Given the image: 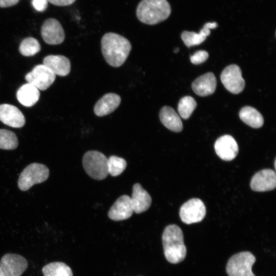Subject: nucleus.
<instances>
[{
	"label": "nucleus",
	"mask_w": 276,
	"mask_h": 276,
	"mask_svg": "<svg viewBox=\"0 0 276 276\" xmlns=\"http://www.w3.org/2000/svg\"><path fill=\"white\" fill-rule=\"evenodd\" d=\"M103 56L108 64L118 67L125 62L131 50L130 41L113 32L105 34L101 40Z\"/></svg>",
	"instance_id": "obj_1"
},
{
	"label": "nucleus",
	"mask_w": 276,
	"mask_h": 276,
	"mask_svg": "<svg viewBox=\"0 0 276 276\" xmlns=\"http://www.w3.org/2000/svg\"><path fill=\"white\" fill-rule=\"evenodd\" d=\"M165 256L168 262L176 264L182 261L187 254L181 228L175 224L167 226L162 235Z\"/></svg>",
	"instance_id": "obj_2"
},
{
	"label": "nucleus",
	"mask_w": 276,
	"mask_h": 276,
	"mask_svg": "<svg viewBox=\"0 0 276 276\" xmlns=\"http://www.w3.org/2000/svg\"><path fill=\"white\" fill-rule=\"evenodd\" d=\"M171 13V6L167 0H142L136 10L138 19L149 25H154L165 20Z\"/></svg>",
	"instance_id": "obj_3"
},
{
	"label": "nucleus",
	"mask_w": 276,
	"mask_h": 276,
	"mask_svg": "<svg viewBox=\"0 0 276 276\" xmlns=\"http://www.w3.org/2000/svg\"><path fill=\"white\" fill-rule=\"evenodd\" d=\"M108 158L102 153L90 150L83 155L82 164L86 173L96 180L105 179L108 174Z\"/></svg>",
	"instance_id": "obj_4"
},
{
	"label": "nucleus",
	"mask_w": 276,
	"mask_h": 276,
	"mask_svg": "<svg viewBox=\"0 0 276 276\" xmlns=\"http://www.w3.org/2000/svg\"><path fill=\"white\" fill-rule=\"evenodd\" d=\"M49 173L48 168L44 165L31 164L21 172L18 180V188L22 191H27L33 185L45 181Z\"/></svg>",
	"instance_id": "obj_5"
},
{
	"label": "nucleus",
	"mask_w": 276,
	"mask_h": 276,
	"mask_svg": "<svg viewBox=\"0 0 276 276\" xmlns=\"http://www.w3.org/2000/svg\"><path fill=\"white\" fill-rule=\"evenodd\" d=\"M256 260L255 257L249 251L237 253L228 261L227 273L229 276H255L251 268Z\"/></svg>",
	"instance_id": "obj_6"
},
{
	"label": "nucleus",
	"mask_w": 276,
	"mask_h": 276,
	"mask_svg": "<svg viewBox=\"0 0 276 276\" xmlns=\"http://www.w3.org/2000/svg\"><path fill=\"white\" fill-rule=\"evenodd\" d=\"M205 214V205L198 198L189 200L181 206L179 211L181 221L187 224L200 222Z\"/></svg>",
	"instance_id": "obj_7"
},
{
	"label": "nucleus",
	"mask_w": 276,
	"mask_h": 276,
	"mask_svg": "<svg viewBox=\"0 0 276 276\" xmlns=\"http://www.w3.org/2000/svg\"><path fill=\"white\" fill-rule=\"evenodd\" d=\"M56 75L44 64H38L25 76L28 83L31 84L38 89L45 90L54 82Z\"/></svg>",
	"instance_id": "obj_8"
},
{
	"label": "nucleus",
	"mask_w": 276,
	"mask_h": 276,
	"mask_svg": "<svg viewBox=\"0 0 276 276\" xmlns=\"http://www.w3.org/2000/svg\"><path fill=\"white\" fill-rule=\"evenodd\" d=\"M221 81L225 88L231 93H241L245 87V81L242 77L240 68L236 64L226 67L220 76Z\"/></svg>",
	"instance_id": "obj_9"
},
{
	"label": "nucleus",
	"mask_w": 276,
	"mask_h": 276,
	"mask_svg": "<svg viewBox=\"0 0 276 276\" xmlns=\"http://www.w3.org/2000/svg\"><path fill=\"white\" fill-rule=\"evenodd\" d=\"M41 35L43 40L51 45L61 44L65 38L62 25L53 18H49L44 21L41 28Z\"/></svg>",
	"instance_id": "obj_10"
},
{
	"label": "nucleus",
	"mask_w": 276,
	"mask_h": 276,
	"mask_svg": "<svg viewBox=\"0 0 276 276\" xmlns=\"http://www.w3.org/2000/svg\"><path fill=\"white\" fill-rule=\"evenodd\" d=\"M0 266L7 276H21L28 267V262L19 255L6 254L2 257Z\"/></svg>",
	"instance_id": "obj_11"
},
{
	"label": "nucleus",
	"mask_w": 276,
	"mask_h": 276,
	"mask_svg": "<svg viewBox=\"0 0 276 276\" xmlns=\"http://www.w3.org/2000/svg\"><path fill=\"white\" fill-rule=\"evenodd\" d=\"M214 148L217 155L225 161L234 159L239 150L236 141L230 135H224L218 138L215 143Z\"/></svg>",
	"instance_id": "obj_12"
},
{
	"label": "nucleus",
	"mask_w": 276,
	"mask_h": 276,
	"mask_svg": "<svg viewBox=\"0 0 276 276\" xmlns=\"http://www.w3.org/2000/svg\"><path fill=\"white\" fill-rule=\"evenodd\" d=\"M276 186V174L274 170L263 169L256 173L250 182L251 189L256 192L273 190Z\"/></svg>",
	"instance_id": "obj_13"
},
{
	"label": "nucleus",
	"mask_w": 276,
	"mask_h": 276,
	"mask_svg": "<svg viewBox=\"0 0 276 276\" xmlns=\"http://www.w3.org/2000/svg\"><path fill=\"white\" fill-rule=\"evenodd\" d=\"M133 213L130 197L127 195L120 196L110 208L108 216L113 221H122L130 218Z\"/></svg>",
	"instance_id": "obj_14"
},
{
	"label": "nucleus",
	"mask_w": 276,
	"mask_h": 276,
	"mask_svg": "<svg viewBox=\"0 0 276 276\" xmlns=\"http://www.w3.org/2000/svg\"><path fill=\"white\" fill-rule=\"evenodd\" d=\"M0 121L13 128H20L26 122L25 117L16 106L9 104L0 105Z\"/></svg>",
	"instance_id": "obj_15"
},
{
	"label": "nucleus",
	"mask_w": 276,
	"mask_h": 276,
	"mask_svg": "<svg viewBox=\"0 0 276 276\" xmlns=\"http://www.w3.org/2000/svg\"><path fill=\"white\" fill-rule=\"evenodd\" d=\"M130 199L133 212L136 214L146 211L150 208L152 202L149 194L139 183L133 185Z\"/></svg>",
	"instance_id": "obj_16"
},
{
	"label": "nucleus",
	"mask_w": 276,
	"mask_h": 276,
	"mask_svg": "<svg viewBox=\"0 0 276 276\" xmlns=\"http://www.w3.org/2000/svg\"><path fill=\"white\" fill-rule=\"evenodd\" d=\"M217 85V80L213 73L209 72L196 78L192 83L194 93L201 97L214 93Z\"/></svg>",
	"instance_id": "obj_17"
},
{
	"label": "nucleus",
	"mask_w": 276,
	"mask_h": 276,
	"mask_svg": "<svg viewBox=\"0 0 276 276\" xmlns=\"http://www.w3.org/2000/svg\"><path fill=\"white\" fill-rule=\"evenodd\" d=\"M121 98L115 93H108L102 96L94 106V112L98 117L110 114L119 106Z\"/></svg>",
	"instance_id": "obj_18"
},
{
	"label": "nucleus",
	"mask_w": 276,
	"mask_h": 276,
	"mask_svg": "<svg viewBox=\"0 0 276 276\" xmlns=\"http://www.w3.org/2000/svg\"><path fill=\"white\" fill-rule=\"evenodd\" d=\"M43 64L49 68L55 75L65 76L71 71L70 60L63 55H50L43 60Z\"/></svg>",
	"instance_id": "obj_19"
},
{
	"label": "nucleus",
	"mask_w": 276,
	"mask_h": 276,
	"mask_svg": "<svg viewBox=\"0 0 276 276\" xmlns=\"http://www.w3.org/2000/svg\"><path fill=\"white\" fill-rule=\"evenodd\" d=\"M217 26L218 25L216 22H208L204 25L199 33L184 31L181 33V37L185 45L188 47L198 45L203 42L206 37L210 34V29H215Z\"/></svg>",
	"instance_id": "obj_20"
},
{
	"label": "nucleus",
	"mask_w": 276,
	"mask_h": 276,
	"mask_svg": "<svg viewBox=\"0 0 276 276\" xmlns=\"http://www.w3.org/2000/svg\"><path fill=\"white\" fill-rule=\"evenodd\" d=\"M159 116L160 122L168 129L176 132L182 130L181 120L172 107L168 106L163 107Z\"/></svg>",
	"instance_id": "obj_21"
},
{
	"label": "nucleus",
	"mask_w": 276,
	"mask_h": 276,
	"mask_svg": "<svg viewBox=\"0 0 276 276\" xmlns=\"http://www.w3.org/2000/svg\"><path fill=\"white\" fill-rule=\"evenodd\" d=\"M40 96L39 89L33 85L26 83L16 93L19 102L26 107H31L36 103Z\"/></svg>",
	"instance_id": "obj_22"
},
{
	"label": "nucleus",
	"mask_w": 276,
	"mask_h": 276,
	"mask_svg": "<svg viewBox=\"0 0 276 276\" xmlns=\"http://www.w3.org/2000/svg\"><path fill=\"white\" fill-rule=\"evenodd\" d=\"M240 119L246 124L254 128L262 126L264 119L256 109L250 106H245L239 112Z\"/></svg>",
	"instance_id": "obj_23"
},
{
	"label": "nucleus",
	"mask_w": 276,
	"mask_h": 276,
	"mask_svg": "<svg viewBox=\"0 0 276 276\" xmlns=\"http://www.w3.org/2000/svg\"><path fill=\"white\" fill-rule=\"evenodd\" d=\"M42 271L44 276H73L71 268L61 262L48 264L43 267Z\"/></svg>",
	"instance_id": "obj_24"
},
{
	"label": "nucleus",
	"mask_w": 276,
	"mask_h": 276,
	"mask_svg": "<svg viewBox=\"0 0 276 276\" xmlns=\"http://www.w3.org/2000/svg\"><path fill=\"white\" fill-rule=\"evenodd\" d=\"M41 49L39 41L35 38L28 37L21 42L19 47L20 53L24 56H32L38 53Z\"/></svg>",
	"instance_id": "obj_25"
},
{
	"label": "nucleus",
	"mask_w": 276,
	"mask_h": 276,
	"mask_svg": "<svg viewBox=\"0 0 276 276\" xmlns=\"http://www.w3.org/2000/svg\"><path fill=\"white\" fill-rule=\"evenodd\" d=\"M18 145V141L16 134L12 131L0 129V149L13 150Z\"/></svg>",
	"instance_id": "obj_26"
},
{
	"label": "nucleus",
	"mask_w": 276,
	"mask_h": 276,
	"mask_svg": "<svg viewBox=\"0 0 276 276\" xmlns=\"http://www.w3.org/2000/svg\"><path fill=\"white\" fill-rule=\"evenodd\" d=\"M197 106L195 100L191 96L182 97L178 104V111L183 119H188L192 114Z\"/></svg>",
	"instance_id": "obj_27"
},
{
	"label": "nucleus",
	"mask_w": 276,
	"mask_h": 276,
	"mask_svg": "<svg viewBox=\"0 0 276 276\" xmlns=\"http://www.w3.org/2000/svg\"><path fill=\"white\" fill-rule=\"evenodd\" d=\"M107 166L108 174L112 176H117L125 170L127 162L122 157L111 155L108 158Z\"/></svg>",
	"instance_id": "obj_28"
},
{
	"label": "nucleus",
	"mask_w": 276,
	"mask_h": 276,
	"mask_svg": "<svg viewBox=\"0 0 276 276\" xmlns=\"http://www.w3.org/2000/svg\"><path fill=\"white\" fill-rule=\"evenodd\" d=\"M208 57L209 54L206 51L199 50L190 57V60L193 64H199L205 61Z\"/></svg>",
	"instance_id": "obj_29"
},
{
	"label": "nucleus",
	"mask_w": 276,
	"mask_h": 276,
	"mask_svg": "<svg viewBox=\"0 0 276 276\" xmlns=\"http://www.w3.org/2000/svg\"><path fill=\"white\" fill-rule=\"evenodd\" d=\"M32 4L33 7L38 11H44L48 7V0H32Z\"/></svg>",
	"instance_id": "obj_30"
},
{
	"label": "nucleus",
	"mask_w": 276,
	"mask_h": 276,
	"mask_svg": "<svg viewBox=\"0 0 276 276\" xmlns=\"http://www.w3.org/2000/svg\"><path fill=\"white\" fill-rule=\"evenodd\" d=\"M48 2L57 6H65L73 4L76 0H48Z\"/></svg>",
	"instance_id": "obj_31"
},
{
	"label": "nucleus",
	"mask_w": 276,
	"mask_h": 276,
	"mask_svg": "<svg viewBox=\"0 0 276 276\" xmlns=\"http://www.w3.org/2000/svg\"><path fill=\"white\" fill-rule=\"evenodd\" d=\"M19 0H0V7L7 8L16 5Z\"/></svg>",
	"instance_id": "obj_32"
},
{
	"label": "nucleus",
	"mask_w": 276,
	"mask_h": 276,
	"mask_svg": "<svg viewBox=\"0 0 276 276\" xmlns=\"http://www.w3.org/2000/svg\"><path fill=\"white\" fill-rule=\"evenodd\" d=\"M0 276H7L1 266H0Z\"/></svg>",
	"instance_id": "obj_33"
},
{
	"label": "nucleus",
	"mask_w": 276,
	"mask_h": 276,
	"mask_svg": "<svg viewBox=\"0 0 276 276\" xmlns=\"http://www.w3.org/2000/svg\"><path fill=\"white\" fill-rule=\"evenodd\" d=\"M178 51H179V49H178V48H176V49L174 50V53H177Z\"/></svg>",
	"instance_id": "obj_34"
},
{
	"label": "nucleus",
	"mask_w": 276,
	"mask_h": 276,
	"mask_svg": "<svg viewBox=\"0 0 276 276\" xmlns=\"http://www.w3.org/2000/svg\"><path fill=\"white\" fill-rule=\"evenodd\" d=\"M275 163H276V161H275H275H274V168H275H275H276V167H275Z\"/></svg>",
	"instance_id": "obj_35"
}]
</instances>
